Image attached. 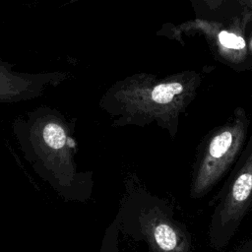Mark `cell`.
Returning <instances> with one entry per match:
<instances>
[{
	"label": "cell",
	"instance_id": "cell-1",
	"mask_svg": "<svg viewBox=\"0 0 252 252\" xmlns=\"http://www.w3.org/2000/svg\"><path fill=\"white\" fill-rule=\"evenodd\" d=\"M75 124L58 109L39 105L17 116L12 133L33 172L63 201L87 203L93 197L94 172L78 166Z\"/></svg>",
	"mask_w": 252,
	"mask_h": 252
},
{
	"label": "cell",
	"instance_id": "cell-2",
	"mask_svg": "<svg viewBox=\"0 0 252 252\" xmlns=\"http://www.w3.org/2000/svg\"><path fill=\"white\" fill-rule=\"evenodd\" d=\"M203 72L179 71L164 77L136 73L111 85L98 106L113 127H146L156 124L171 139L177 135L180 117L195 99Z\"/></svg>",
	"mask_w": 252,
	"mask_h": 252
},
{
	"label": "cell",
	"instance_id": "cell-3",
	"mask_svg": "<svg viewBox=\"0 0 252 252\" xmlns=\"http://www.w3.org/2000/svg\"><path fill=\"white\" fill-rule=\"evenodd\" d=\"M123 184L116 214L120 233L144 242L148 252H195L190 231L168 200L151 192L134 173Z\"/></svg>",
	"mask_w": 252,
	"mask_h": 252
},
{
	"label": "cell",
	"instance_id": "cell-4",
	"mask_svg": "<svg viewBox=\"0 0 252 252\" xmlns=\"http://www.w3.org/2000/svg\"><path fill=\"white\" fill-rule=\"evenodd\" d=\"M250 118L245 108L236 107L228 119L212 129L198 145L192 166L189 196H206L232 169L248 140Z\"/></svg>",
	"mask_w": 252,
	"mask_h": 252
},
{
	"label": "cell",
	"instance_id": "cell-5",
	"mask_svg": "<svg viewBox=\"0 0 252 252\" xmlns=\"http://www.w3.org/2000/svg\"><path fill=\"white\" fill-rule=\"evenodd\" d=\"M212 204L209 244L214 250L222 251L252 208V135Z\"/></svg>",
	"mask_w": 252,
	"mask_h": 252
},
{
	"label": "cell",
	"instance_id": "cell-6",
	"mask_svg": "<svg viewBox=\"0 0 252 252\" xmlns=\"http://www.w3.org/2000/svg\"><path fill=\"white\" fill-rule=\"evenodd\" d=\"M161 33L179 42L184 37L198 35L210 48L213 56L221 64L236 71H252V58L248 50L247 22L241 15L230 21H214L193 18L166 25Z\"/></svg>",
	"mask_w": 252,
	"mask_h": 252
},
{
	"label": "cell",
	"instance_id": "cell-7",
	"mask_svg": "<svg viewBox=\"0 0 252 252\" xmlns=\"http://www.w3.org/2000/svg\"><path fill=\"white\" fill-rule=\"evenodd\" d=\"M195 17L214 21H230L241 16L240 0H189Z\"/></svg>",
	"mask_w": 252,
	"mask_h": 252
},
{
	"label": "cell",
	"instance_id": "cell-8",
	"mask_svg": "<svg viewBox=\"0 0 252 252\" xmlns=\"http://www.w3.org/2000/svg\"><path fill=\"white\" fill-rule=\"evenodd\" d=\"M119 234L120 231L118 228V219L115 216L113 220L104 230L98 252H120Z\"/></svg>",
	"mask_w": 252,
	"mask_h": 252
},
{
	"label": "cell",
	"instance_id": "cell-9",
	"mask_svg": "<svg viewBox=\"0 0 252 252\" xmlns=\"http://www.w3.org/2000/svg\"><path fill=\"white\" fill-rule=\"evenodd\" d=\"M241 15L247 22V34L252 33V0H240Z\"/></svg>",
	"mask_w": 252,
	"mask_h": 252
},
{
	"label": "cell",
	"instance_id": "cell-10",
	"mask_svg": "<svg viewBox=\"0 0 252 252\" xmlns=\"http://www.w3.org/2000/svg\"><path fill=\"white\" fill-rule=\"evenodd\" d=\"M234 252H252V237L239 245Z\"/></svg>",
	"mask_w": 252,
	"mask_h": 252
}]
</instances>
